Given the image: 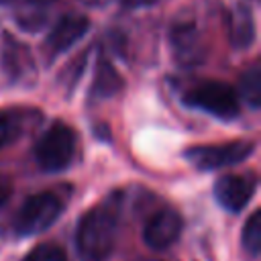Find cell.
Here are the masks:
<instances>
[{"label": "cell", "mask_w": 261, "mask_h": 261, "mask_svg": "<svg viewBox=\"0 0 261 261\" xmlns=\"http://www.w3.org/2000/svg\"><path fill=\"white\" fill-rule=\"evenodd\" d=\"M124 192L112 190L90 210H86L75 228V249L82 261H106L116 245L122 216Z\"/></svg>", "instance_id": "1"}, {"label": "cell", "mask_w": 261, "mask_h": 261, "mask_svg": "<svg viewBox=\"0 0 261 261\" xmlns=\"http://www.w3.org/2000/svg\"><path fill=\"white\" fill-rule=\"evenodd\" d=\"M181 102L188 108L202 110L220 120H232L241 114V100L237 90L218 80L198 82L181 96Z\"/></svg>", "instance_id": "4"}, {"label": "cell", "mask_w": 261, "mask_h": 261, "mask_svg": "<svg viewBox=\"0 0 261 261\" xmlns=\"http://www.w3.org/2000/svg\"><path fill=\"white\" fill-rule=\"evenodd\" d=\"M77 151V133L61 120H55L35 143V163L47 173H59L67 169Z\"/></svg>", "instance_id": "2"}, {"label": "cell", "mask_w": 261, "mask_h": 261, "mask_svg": "<svg viewBox=\"0 0 261 261\" xmlns=\"http://www.w3.org/2000/svg\"><path fill=\"white\" fill-rule=\"evenodd\" d=\"M122 2V6H126V8H141V6H151V4H155L157 0H120Z\"/></svg>", "instance_id": "19"}, {"label": "cell", "mask_w": 261, "mask_h": 261, "mask_svg": "<svg viewBox=\"0 0 261 261\" xmlns=\"http://www.w3.org/2000/svg\"><path fill=\"white\" fill-rule=\"evenodd\" d=\"M257 186L255 173H224L214 184V198L226 212L239 214L255 196Z\"/></svg>", "instance_id": "9"}, {"label": "cell", "mask_w": 261, "mask_h": 261, "mask_svg": "<svg viewBox=\"0 0 261 261\" xmlns=\"http://www.w3.org/2000/svg\"><path fill=\"white\" fill-rule=\"evenodd\" d=\"M0 73L10 86H29L35 82L37 65L29 45L20 43L10 33L2 35L0 43Z\"/></svg>", "instance_id": "6"}, {"label": "cell", "mask_w": 261, "mask_h": 261, "mask_svg": "<svg viewBox=\"0 0 261 261\" xmlns=\"http://www.w3.org/2000/svg\"><path fill=\"white\" fill-rule=\"evenodd\" d=\"M184 230V218L173 208H159L155 214L149 216V220L143 226V241L151 251H165L177 239Z\"/></svg>", "instance_id": "10"}, {"label": "cell", "mask_w": 261, "mask_h": 261, "mask_svg": "<svg viewBox=\"0 0 261 261\" xmlns=\"http://www.w3.org/2000/svg\"><path fill=\"white\" fill-rule=\"evenodd\" d=\"M241 245L249 257H259L261 253V210H255L247 218L241 230Z\"/></svg>", "instance_id": "16"}, {"label": "cell", "mask_w": 261, "mask_h": 261, "mask_svg": "<svg viewBox=\"0 0 261 261\" xmlns=\"http://www.w3.org/2000/svg\"><path fill=\"white\" fill-rule=\"evenodd\" d=\"M65 208L63 198L57 192H39L29 196L12 216L10 228L16 237H35L45 232L57 222Z\"/></svg>", "instance_id": "3"}, {"label": "cell", "mask_w": 261, "mask_h": 261, "mask_svg": "<svg viewBox=\"0 0 261 261\" xmlns=\"http://www.w3.org/2000/svg\"><path fill=\"white\" fill-rule=\"evenodd\" d=\"M124 86V80L114 69V65L106 59H100L96 65V73L90 86V100H106L118 94Z\"/></svg>", "instance_id": "14"}, {"label": "cell", "mask_w": 261, "mask_h": 261, "mask_svg": "<svg viewBox=\"0 0 261 261\" xmlns=\"http://www.w3.org/2000/svg\"><path fill=\"white\" fill-rule=\"evenodd\" d=\"M84 2H88V4H102L104 0H84Z\"/></svg>", "instance_id": "21"}, {"label": "cell", "mask_w": 261, "mask_h": 261, "mask_svg": "<svg viewBox=\"0 0 261 261\" xmlns=\"http://www.w3.org/2000/svg\"><path fill=\"white\" fill-rule=\"evenodd\" d=\"M226 29H228V41L234 49H247L253 45L257 29L253 18V8L249 0H237L226 10Z\"/></svg>", "instance_id": "12"}, {"label": "cell", "mask_w": 261, "mask_h": 261, "mask_svg": "<svg viewBox=\"0 0 261 261\" xmlns=\"http://www.w3.org/2000/svg\"><path fill=\"white\" fill-rule=\"evenodd\" d=\"M139 261H161V259H157V257H141Z\"/></svg>", "instance_id": "20"}, {"label": "cell", "mask_w": 261, "mask_h": 261, "mask_svg": "<svg viewBox=\"0 0 261 261\" xmlns=\"http://www.w3.org/2000/svg\"><path fill=\"white\" fill-rule=\"evenodd\" d=\"M237 96L251 110H257L261 106V65L257 61L243 71L237 86Z\"/></svg>", "instance_id": "15"}, {"label": "cell", "mask_w": 261, "mask_h": 261, "mask_svg": "<svg viewBox=\"0 0 261 261\" xmlns=\"http://www.w3.org/2000/svg\"><path fill=\"white\" fill-rule=\"evenodd\" d=\"M39 120H41V112L37 108H29V106L0 108V151L16 143Z\"/></svg>", "instance_id": "11"}, {"label": "cell", "mask_w": 261, "mask_h": 261, "mask_svg": "<svg viewBox=\"0 0 261 261\" xmlns=\"http://www.w3.org/2000/svg\"><path fill=\"white\" fill-rule=\"evenodd\" d=\"M257 145L247 139H237L228 143L214 145H194L184 151L186 161L198 171H214L243 163L255 153Z\"/></svg>", "instance_id": "5"}, {"label": "cell", "mask_w": 261, "mask_h": 261, "mask_svg": "<svg viewBox=\"0 0 261 261\" xmlns=\"http://www.w3.org/2000/svg\"><path fill=\"white\" fill-rule=\"evenodd\" d=\"M12 196V184H10V179L8 177H4V175H0V208L8 202V198Z\"/></svg>", "instance_id": "18"}, {"label": "cell", "mask_w": 261, "mask_h": 261, "mask_svg": "<svg viewBox=\"0 0 261 261\" xmlns=\"http://www.w3.org/2000/svg\"><path fill=\"white\" fill-rule=\"evenodd\" d=\"M88 29H90V18L86 14L67 12V14L59 16L43 41V55H45L47 63H51L59 55L67 53L77 41L84 39Z\"/></svg>", "instance_id": "7"}, {"label": "cell", "mask_w": 261, "mask_h": 261, "mask_svg": "<svg viewBox=\"0 0 261 261\" xmlns=\"http://www.w3.org/2000/svg\"><path fill=\"white\" fill-rule=\"evenodd\" d=\"M22 261H67V255L57 243H41L33 247Z\"/></svg>", "instance_id": "17"}, {"label": "cell", "mask_w": 261, "mask_h": 261, "mask_svg": "<svg viewBox=\"0 0 261 261\" xmlns=\"http://www.w3.org/2000/svg\"><path fill=\"white\" fill-rule=\"evenodd\" d=\"M55 0H0V6L16 10V22L24 31H41L47 20V8Z\"/></svg>", "instance_id": "13"}, {"label": "cell", "mask_w": 261, "mask_h": 261, "mask_svg": "<svg viewBox=\"0 0 261 261\" xmlns=\"http://www.w3.org/2000/svg\"><path fill=\"white\" fill-rule=\"evenodd\" d=\"M169 47L175 63L196 67L206 59V43L194 20H177L169 31Z\"/></svg>", "instance_id": "8"}]
</instances>
